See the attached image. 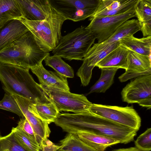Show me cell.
Here are the masks:
<instances>
[{"instance_id": "1", "label": "cell", "mask_w": 151, "mask_h": 151, "mask_svg": "<svg viewBox=\"0 0 151 151\" xmlns=\"http://www.w3.org/2000/svg\"><path fill=\"white\" fill-rule=\"evenodd\" d=\"M54 123L67 133H93L114 138L124 144L134 141L137 132L89 111L74 114L60 113Z\"/></svg>"}, {"instance_id": "2", "label": "cell", "mask_w": 151, "mask_h": 151, "mask_svg": "<svg viewBox=\"0 0 151 151\" xmlns=\"http://www.w3.org/2000/svg\"><path fill=\"white\" fill-rule=\"evenodd\" d=\"M29 68L0 62V81L6 93L35 103L50 102L39 84L36 82Z\"/></svg>"}, {"instance_id": "3", "label": "cell", "mask_w": 151, "mask_h": 151, "mask_svg": "<svg viewBox=\"0 0 151 151\" xmlns=\"http://www.w3.org/2000/svg\"><path fill=\"white\" fill-rule=\"evenodd\" d=\"M49 55L40 49L29 31L0 52V62L30 69Z\"/></svg>"}, {"instance_id": "4", "label": "cell", "mask_w": 151, "mask_h": 151, "mask_svg": "<svg viewBox=\"0 0 151 151\" xmlns=\"http://www.w3.org/2000/svg\"><path fill=\"white\" fill-rule=\"evenodd\" d=\"M33 35L37 44L44 52L52 51L61 37V29L65 19L52 7L44 20L32 21L21 17L19 20Z\"/></svg>"}, {"instance_id": "5", "label": "cell", "mask_w": 151, "mask_h": 151, "mask_svg": "<svg viewBox=\"0 0 151 151\" xmlns=\"http://www.w3.org/2000/svg\"><path fill=\"white\" fill-rule=\"evenodd\" d=\"M96 39L89 30L81 26L62 36L52 53L69 61L83 60Z\"/></svg>"}, {"instance_id": "6", "label": "cell", "mask_w": 151, "mask_h": 151, "mask_svg": "<svg viewBox=\"0 0 151 151\" xmlns=\"http://www.w3.org/2000/svg\"><path fill=\"white\" fill-rule=\"evenodd\" d=\"M50 102L53 103L58 110L71 111L75 113L86 112L92 104L83 94L71 93L61 89L39 84Z\"/></svg>"}, {"instance_id": "7", "label": "cell", "mask_w": 151, "mask_h": 151, "mask_svg": "<svg viewBox=\"0 0 151 151\" xmlns=\"http://www.w3.org/2000/svg\"><path fill=\"white\" fill-rule=\"evenodd\" d=\"M89 111L137 131L141 125V118L132 106L121 107L92 104Z\"/></svg>"}, {"instance_id": "8", "label": "cell", "mask_w": 151, "mask_h": 151, "mask_svg": "<svg viewBox=\"0 0 151 151\" xmlns=\"http://www.w3.org/2000/svg\"><path fill=\"white\" fill-rule=\"evenodd\" d=\"M51 6L66 20H83L95 13L100 0H50Z\"/></svg>"}, {"instance_id": "9", "label": "cell", "mask_w": 151, "mask_h": 151, "mask_svg": "<svg viewBox=\"0 0 151 151\" xmlns=\"http://www.w3.org/2000/svg\"><path fill=\"white\" fill-rule=\"evenodd\" d=\"M135 8L115 15L90 17V22L86 28L94 35L98 40L97 43H101L111 36L122 23L136 17Z\"/></svg>"}, {"instance_id": "10", "label": "cell", "mask_w": 151, "mask_h": 151, "mask_svg": "<svg viewBox=\"0 0 151 151\" xmlns=\"http://www.w3.org/2000/svg\"><path fill=\"white\" fill-rule=\"evenodd\" d=\"M121 94L122 101L128 104L138 103L151 97V74L131 80L122 89Z\"/></svg>"}, {"instance_id": "11", "label": "cell", "mask_w": 151, "mask_h": 151, "mask_svg": "<svg viewBox=\"0 0 151 151\" xmlns=\"http://www.w3.org/2000/svg\"><path fill=\"white\" fill-rule=\"evenodd\" d=\"M13 96L24 116L32 127L37 143L42 149L43 142L48 139L51 133L48 124L29 111L28 107L30 100L18 96Z\"/></svg>"}, {"instance_id": "12", "label": "cell", "mask_w": 151, "mask_h": 151, "mask_svg": "<svg viewBox=\"0 0 151 151\" xmlns=\"http://www.w3.org/2000/svg\"><path fill=\"white\" fill-rule=\"evenodd\" d=\"M22 18L32 21H42L49 15L52 7L48 0H17Z\"/></svg>"}, {"instance_id": "13", "label": "cell", "mask_w": 151, "mask_h": 151, "mask_svg": "<svg viewBox=\"0 0 151 151\" xmlns=\"http://www.w3.org/2000/svg\"><path fill=\"white\" fill-rule=\"evenodd\" d=\"M140 30V26L137 19L127 20L121 25L108 39L101 43L94 44L86 55H90L103 49L126 37L133 35Z\"/></svg>"}, {"instance_id": "14", "label": "cell", "mask_w": 151, "mask_h": 151, "mask_svg": "<svg viewBox=\"0 0 151 151\" xmlns=\"http://www.w3.org/2000/svg\"><path fill=\"white\" fill-rule=\"evenodd\" d=\"M29 31L19 19L9 21L0 27V52Z\"/></svg>"}, {"instance_id": "15", "label": "cell", "mask_w": 151, "mask_h": 151, "mask_svg": "<svg viewBox=\"0 0 151 151\" xmlns=\"http://www.w3.org/2000/svg\"><path fill=\"white\" fill-rule=\"evenodd\" d=\"M30 69L37 77L40 84L70 91L67 78L56 72L47 70L42 63Z\"/></svg>"}, {"instance_id": "16", "label": "cell", "mask_w": 151, "mask_h": 151, "mask_svg": "<svg viewBox=\"0 0 151 151\" xmlns=\"http://www.w3.org/2000/svg\"><path fill=\"white\" fill-rule=\"evenodd\" d=\"M130 50L120 45L96 65L99 68H114L126 70L127 67V57Z\"/></svg>"}, {"instance_id": "17", "label": "cell", "mask_w": 151, "mask_h": 151, "mask_svg": "<svg viewBox=\"0 0 151 151\" xmlns=\"http://www.w3.org/2000/svg\"><path fill=\"white\" fill-rule=\"evenodd\" d=\"M76 134L82 141L96 151H105L108 147L120 143L114 138L93 133L83 132Z\"/></svg>"}, {"instance_id": "18", "label": "cell", "mask_w": 151, "mask_h": 151, "mask_svg": "<svg viewBox=\"0 0 151 151\" xmlns=\"http://www.w3.org/2000/svg\"><path fill=\"white\" fill-rule=\"evenodd\" d=\"M28 109L35 116L48 124L54 122L60 113L51 102L35 103L30 100Z\"/></svg>"}, {"instance_id": "19", "label": "cell", "mask_w": 151, "mask_h": 151, "mask_svg": "<svg viewBox=\"0 0 151 151\" xmlns=\"http://www.w3.org/2000/svg\"><path fill=\"white\" fill-rule=\"evenodd\" d=\"M119 42L131 51L145 56L151 55V36L138 38L131 35L122 39Z\"/></svg>"}, {"instance_id": "20", "label": "cell", "mask_w": 151, "mask_h": 151, "mask_svg": "<svg viewBox=\"0 0 151 151\" xmlns=\"http://www.w3.org/2000/svg\"><path fill=\"white\" fill-rule=\"evenodd\" d=\"M22 17L17 0H0V27L8 21Z\"/></svg>"}, {"instance_id": "21", "label": "cell", "mask_w": 151, "mask_h": 151, "mask_svg": "<svg viewBox=\"0 0 151 151\" xmlns=\"http://www.w3.org/2000/svg\"><path fill=\"white\" fill-rule=\"evenodd\" d=\"M151 55L145 56L130 51L128 57L127 73H139L151 68Z\"/></svg>"}, {"instance_id": "22", "label": "cell", "mask_w": 151, "mask_h": 151, "mask_svg": "<svg viewBox=\"0 0 151 151\" xmlns=\"http://www.w3.org/2000/svg\"><path fill=\"white\" fill-rule=\"evenodd\" d=\"M101 69L100 78L91 87L88 94L93 92L104 93L113 83L114 76L118 68H105Z\"/></svg>"}, {"instance_id": "23", "label": "cell", "mask_w": 151, "mask_h": 151, "mask_svg": "<svg viewBox=\"0 0 151 151\" xmlns=\"http://www.w3.org/2000/svg\"><path fill=\"white\" fill-rule=\"evenodd\" d=\"M59 151H96L82 141L76 134L67 133L59 141Z\"/></svg>"}, {"instance_id": "24", "label": "cell", "mask_w": 151, "mask_h": 151, "mask_svg": "<svg viewBox=\"0 0 151 151\" xmlns=\"http://www.w3.org/2000/svg\"><path fill=\"white\" fill-rule=\"evenodd\" d=\"M44 60L46 65L52 68L60 75L67 78L74 77V72L73 68L62 58L56 55H49Z\"/></svg>"}, {"instance_id": "25", "label": "cell", "mask_w": 151, "mask_h": 151, "mask_svg": "<svg viewBox=\"0 0 151 151\" xmlns=\"http://www.w3.org/2000/svg\"><path fill=\"white\" fill-rule=\"evenodd\" d=\"M135 14L140 28L151 25V0H140L135 7Z\"/></svg>"}, {"instance_id": "26", "label": "cell", "mask_w": 151, "mask_h": 151, "mask_svg": "<svg viewBox=\"0 0 151 151\" xmlns=\"http://www.w3.org/2000/svg\"><path fill=\"white\" fill-rule=\"evenodd\" d=\"M120 44L119 41L111 44L107 47L88 55H86L83 60L88 67H95L96 65Z\"/></svg>"}, {"instance_id": "27", "label": "cell", "mask_w": 151, "mask_h": 151, "mask_svg": "<svg viewBox=\"0 0 151 151\" xmlns=\"http://www.w3.org/2000/svg\"><path fill=\"white\" fill-rule=\"evenodd\" d=\"M11 131L19 144L27 151H41V148L34 143L18 126L12 127Z\"/></svg>"}, {"instance_id": "28", "label": "cell", "mask_w": 151, "mask_h": 151, "mask_svg": "<svg viewBox=\"0 0 151 151\" xmlns=\"http://www.w3.org/2000/svg\"><path fill=\"white\" fill-rule=\"evenodd\" d=\"M140 0H127L125 3L117 9L111 10L102 11L94 13L90 17H104L124 13L135 8Z\"/></svg>"}, {"instance_id": "29", "label": "cell", "mask_w": 151, "mask_h": 151, "mask_svg": "<svg viewBox=\"0 0 151 151\" xmlns=\"http://www.w3.org/2000/svg\"><path fill=\"white\" fill-rule=\"evenodd\" d=\"M0 151H27L18 142L12 131L0 137Z\"/></svg>"}, {"instance_id": "30", "label": "cell", "mask_w": 151, "mask_h": 151, "mask_svg": "<svg viewBox=\"0 0 151 151\" xmlns=\"http://www.w3.org/2000/svg\"><path fill=\"white\" fill-rule=\"evenodd\" d=\"M0 109L10 111L21 117L24 116L13 95L7 93L5 92L3 99L0 101Z\"/></svg>"}, {"instance_id": "31", "label": "cell", "mask_w": 151, "mask_h": 151, "mask_svg": "<svg viewBox=\"0 0 151 151\" xmlns=\"http://www.w3.org/2000/svg\"><path fill=\"white\" fill-rule=\"evenodd\" d=\"M135 147L141 151L151 150V128H148L134 141Z\"/></svg>"}, {"instance_id": "32", "label": "cell", "mask_w": 151, "mask_h": 151, "mask_svg": "<svg viewBox=\"0 0 151 151\" xmlns=\"http://www.w3.org/2000/svg\"><path fill=\"white\" fill-rule=\"evenodd\" d=\"M127 0H100L95 13L104 11L112 10L119 7Z\"/></svg>"}, {"instance_id": "33", "label": "cell", "mask_w": 151, "mask_h": 151, "mask_svg": "<svg viewBox=\"0 0 151 151\" xmlns=\"http://www.w3.org/2000/svg\"><path fill=\"white\" fill-rule=\"evenodd\" d=\"M17 126L22 130L34 143L39 146L37 142L33 129L24 116L21 117L18 123Z\"/></svg>"}, {"instance_id": "34", "label": "cell", "mask_w": 151, "mask_h": 151, "mask_svg": "<svg viewBox=\"0 0 151 151\" xmlns=\"http://www.w3.org/2000/svg\"><path fill=\"white\" fill-rule=\"evenodd\" d=\"M151 74V68L146 71L139 73H127L125 72L119 77L118 79L121 82L126 81L128 80L134 78H136L141 76Z\"/></svg>"}, {"instance_id": "35", "label": "cell", "mask_w": 151, "mask_h": 151, "mask_svg": "<svg viewBox=\"0 0 151 151\" xmlns=\"http://www.w3.org/2000/svg\"><path fill=\"white\" fill-rule=\"evenodd\" d=\"M61 147L57 145L48 139L43 142L41 147L42 151H57Z\"/></svg>"}, {"instance_id": "36", "label": "cell", "mask_w": 151, "mask_h": 151, "mask_svg": "<svg viewBox=\"0 0 151 151\" xmlns=\"http://www.w3.org/2000/svg\"><path fill=\"white\" fill-rule=\"evenodd\" d=\"M137 104L142 107H146L147 109H150L151 107V97L145 99Z\"/></svg>"}, {"instance_id": "37", "label": "cell", "mask_w": 151, "mask_h": 151, "mask_svg": "<svg viewBox=\"0 0 151 151\" xmlns=\"http://www.w3.org/2000/svg\"><path fill=\"white\" fill-rule=\"evenodd\" d=\"M113 151H141L136 147H130L128 148H120L114 150Z\"/></svg>"}, {"instance_id": "38", "label": "cell", "mask_w": 151, "mask_h": 151, "mask_svg": "<svg viewBox=\"0 0 151 151\" xmlns=\"http://www.w3.org/2000/svg\"><path fill=\"white\" fill-rule=\"evenodd\" d=\"M1 134H0V137H1Z\"/></svg>"}, {"instance_id": "39", "label": "cell", "mask_w": 151, "mask_h": 151, "mask_svg": "<svg viewBox=\"0 0 151 151\" xmlns=\"http://www.w3.org/2000/svg\"><path fill=\"white\" fill-rule=\"evenodd\" d=\"M57 151H58V150Z\"/></svg>"}]
</instances>
